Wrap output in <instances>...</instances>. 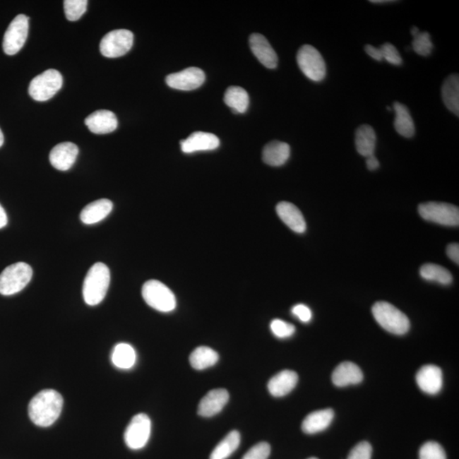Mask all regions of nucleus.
I'll list each match as a JSON object with an SVG mask.
<instances>
[{
  "label": "nucleus",
  "mask_w": 459,
  "mask_h": 459,
  "mask_svg": "<svg viewBox=\"0 0 459 459\" xmlns=\"http://www.w3.org/2000/svg\"><path fill=\"white\" fill-rule=\"evenodd\" d=\"M224 101L237 114H244L249 105L248 92L239 86L229 87L225 91Z\"/></svg>",
  "instance_id": "obj_28"
},
{
  "label": "nucleus",
  "mask_w": 459,
  "mask_h": 459,
  "mask_svg": "<svg viewBox=\"0 0 459 459\" xmlns=\"http://www.w3.org/2000/svg\"><path fill=\"white\" fill-rule=\"evenodd\" d=\"M64 78L55 69L44 71L32 79L28 88L29 95L37 102L52 99L61 89Z\"/></svg>",
  "instance_id": "obj_5"
},
{
  "label": "nucleus",
  "mask_w": 459,
  "mask_h": 459,
  "mask_svg": "<svg viewBox=\"0 0 459 459\" xmlns=\"http://www.w3.org/2000/svg\"><path fill=\"white\" fill-rule=\"evenodd\" d=\"M416 381L421 391L429 395L439 393L443 386V376L439 366L425 365L416 375Z\"/></svg>",
  "instance_id": "obj_13"
},
{
  "label": "nucleus",
  "mask_w": 459,
  "mask_h": 459,
  "mask_svg": "<svg viewBox=\"0 0 459 459\" xmlns=\"http://www.w3.org/2000/svg\"><path fill=\"white\" fill-rule=\"evenodd\" d=\"M394 126L396 132L405 138H412L415 133V125L408 108L400 102H395Z\"/></svg>",
  "instance_id": "obj_26"
},
{
  "label": "nucleus",
  "mask_w": 459,
  "mask_h": 459,
  "mask_svg": "<svg viewBox=\"0 0 459 459\" xmlns=\"http://www.w3.org/2000/svg\"><path fill=\"white\" fill-rule=\"evenodd\" d=\"M419 459H446L443 448L436 441H428L419 450Z\"/></svg>",
  "instance_id": "obj_35"
},
{
  "label": "nucleus",
  "mask_w": 459,
  "mask_h": 459,
  "mask_svg": "<svg viewBox=\"0 0 459 459\" xmlns=\"http://www.w3.org/2000/svg\"><path fill=\"white\" fill-rule=\"evenodd\" d=\"M3 144H4V135L1 129H0V148L2 147Z\"/></svg>",
  "instance_id": "obj_47"
},
{
  "label": "nucleus",
  "mask_w": 459,
  "mask_h": 459,
  "mask_svg": "<svg viewBox=\"0 0 459 459\" xmlns=\"http://www.w3.org/2000/svg\"><path fill=\"white\" fill-rule=\"evenodd\" d=\"M292 313H293V315L297 317L299 321H302V323H309V321L312 318L311 309L302 304H296V306L292 309Z\"/></svg>",
  "instance_id": "obj_40"
},
{
  "label": "nucleus",
  "mask_w": 459,
  "mask_h": 459,
  "mask_svg": "<svg viewBox=\"0 0 459 459\" xmlns=\"http://www.w3.org/2000/svg\"><path fill=\"white\" fill-rule=\"evenodd\" d=\"M8 223L7 215L4 208L0 205V229L6 227Z\"/></svg>",
  "instance_id": "obj_44"
},
{
  "label": "nucleus",
  "mask_w": 459,
  "mask_h": 459,
  "mask_svg": "<svg viewBox=\"0 0 459 459\" xmlns=\"http://www.w3.org/2000/svg\"><path fill=\"white\" fill-rule=\"evenodd\" d=\"M270 453V446L267 442H260L248 451L242 459H267Z\"/></svg>",
  "instance_id": "obj_38"
},
{
  "label": "nucleus",
  "mask_w": 459,
  "mask_h": 459,
  "mask_svg": "<svg viewBox=\"0 0 459 459\" xmlns=\"http://www.w3.org/2000/svg\"><path fill=\"white\" fill-rule=\"evenodd\" d=\"M376 133L369 124L361 125L356 131V148L360 155L367 157L374 155L376 148Z\"/></svg>",
  "instance_id": "obj_25"
},
{
  "label": "nucleus",
  "mask_w": 459,
  "mask_h": 459,
  "mask_svg": "<svg viewBox=\"0 0 459 459\" xmlns=\"http://www.w3.org/2000/svg\"><path fill=\"white\" fill-rule=\"evenodd\" d=\"M205 81V74L198 68H189L181 72L169 74L166 83L170 88L179 90H193L198 89Z\"/></svg>",
  "instance_id": "obj_12"
},
{
  "label": "nucleus",
  "mask_w": 459,
  "mask_h": 459,
  "mask_svg": "<svg viewBox=\"0 0 459 459\" xmlns=\"http://www.w3.org/2000/svg\"><path fill=\"white\" fill-rule=\"evenodd\" d=\"M111 281L110 270L102 262L95 263L88 271L83 285V296L89 306H97L106 297Z\"/></svg>",
  "instance_id": "obj_2"
},
{
  "label": "nucleus",
  "mask_w": 459,
  "mask_h": 459,
  "mask_svg": "<svg viewBox=\"0 0 459 459\" xmlns=\"http://www.w3.org/2000/svg\"><path fill=\"white\" fill-rule=\"evenodd\" d=\"M279 218L282 220L287 227L296 233H304L306 230V222L302 213L299 208L289 202H281L277 208Z\"/></svg>",
  "instance_id": "obj_19"
},
{
  "label": "nucleus",
  "mask_w": 459,
  "mask_h": 459,
  "mask_svg": "<svg viewBox=\"0 0 459 459\" xmlns=\"http://www.w3.org/2000/svg\"><path fill=\"white\" fill-rule=\"evenodd\" d=\"M373 448L369 442L362 441L350 451L347 459H371Z\"/></svg>",
  "instance_id": "obj_39"
},
{
  "label": "nucleus",
  "mask_w": 459,
  "mask_h": 459,
  "mask_svg": "<svg viewBox=\"0 0 459 459\" xmlns=\"http://www.w3.org/2000/svg\"><path fill=\"white\" fill-rule=\"evenodd\" d=\"M366 165L367 169L371 171L376 170L379 168V162L378 158L375 155L369 156L366 157Z\"/></svg>",
  "instance_id": "obj_43"
},
{
  "label": "nucleus",
  "mask_w": 459,
  "mask_h": 459,
  "mask_svg": "<svg viewBox=\"0 0 459 459\" xmlns=\"http://www.w3.org/2000/svg\"><path fill=\"white\" fill-rule=\"evenodd\" d=\"M219 138L214 133L207 132H194L181 141V151L185 153H193L200 151H211L218 148Z\"/></svg>",
  "instance_id": "obj_16"
},
{
  "label": "nucleus",
  "mask_w": 459,
  "mask_h": 459,
  "mask_svg": "<svg viewBox=\"0 0 459 459\" xmlns=\"http://www.w3.org/2000/svg\"><path fill=\"white\" fill-rule=\"evenodd\" d=\"M29 18L25 15L16 16L4 36L3 49L8 56H14L26 43L28 35Z\"/></svg>",
  "instance_id": "obj_10"
},
{
  "label": "nucleus",
  "mask_w": 459,
  "mask_h": 459,
  "mask_svg": "<svg viewBox=\"0 0 459 459\" xmlns=\"http://www.w3.org/2000/svg\"><path fill=\"white\" fill-rule=\"evenodd\" d=\"M298 374L294 371L285 370L270 379L268 391L275 398H282L294 389L298 383Z\"/></svg>",
  "instance_id": "obj_21"
},
{
  "label": "nucleus",
  "mask_w": 459,
  "mask_h": 459,
  "mask_svg": "<svg viewBox=\"0 0 459 459\" xmlns=\"http://www.w3.org/2000/svg\"><path fill=\"white\" fill-rule=\"evenodd\" d=\"M419 213L425 220L445 225V227H458L459 210L453 204L428 202L421 203Z\"/></svg>",
  "instance_id": "obj_8"
},
{
  "label": "nucleus",
  "mask_w": 459,
  "mask_h": 459,
  "mask_svg": "<svg viewBox=\"0 0 459 459\" xmlns=\"http://www.w3.org/2000/svg\"><path fill=\"white\" fill-rule=\"evenodd\" d=\"M270 330L275 337L279 339H286L294 335L295 327L293 324L286 323L280 319H275L271 321Z\"/></svg>",
  "instance_id": "obj_36"
},
{
  "label": "nucleus",
  "mask_w": 459,
  "mask_h": 459,
  "mask_svg": "<svg viewBox=\"0 0 459 459\" xmlns=\"http://www.w3.org/2000/svg\"><path fill=\"white\" fill-rule=\"evenodd\" d=\"M112 362L121 369H129L136 364V353L131 345H117L112 354Z\"/></svg>",
  "instance_id": "obj_30"
},
{
  "label": "nucleus",
  "mask_w": 459,
  "mask_h": 459,
  "mask_svg": "<svg viewBox=\"0 0 459 459\" xmlns=\"http://www.w3.org/2000/svg\"><path fill=\"white\" fill-rule=\"evenodd\" d=\"M249 45L254 55L261 61L262 65L269 69L277 68L278 57L265 36L254 33L249 37Z\"/></svg>",
  "instance_id": "obj_14"
},
{
  "label": "nucleus",
  "mask_w": 459,
  "mask_h": 459,
  "mask_svg": "<svg viewBox=\"0 0 459 459\" xmlns=\"http://www.w3.org/2000/svg\"><path fill=\"white\" fill-rule=\"evenodd\" d=\"M87 0H66L64 10L66 19L71 22H76L85 13L87 10Z\"/></svg>",
  "instance_id": "obj_34"
},
{
  "label": "nucleus",
  "mask_w": 459,
  "mask_h": 459,
  "mask_svg": "<svg viewBox=\"0 0 459 459\" xmlns=\"http://www.w3.org/2000/svg\"><path fill=\"white\" fill-rule=\"evenodd\" d=\"M362 379L363 374L360 367L350 362L341 363L332 375L333 383L338 387L357 385Z\"/></svg>",
  "instance_id": "obj_20"
},
{
  "label": "nucleus",
  "mask_w": 459,
  "mask_h": 459,
  "mask_svg": "<svg viewBox=\"0 0 459 459\" xmlns=\"http://www.w3.org/2000/svg\"><path fill=\"white\" fill-rule=\"evenodd\" d=\"M370 2L374 4H383V3H391L394 1H391V0H373V1H370Z\"/></svg>",
  "instance_id": "obj_45"
},
{
  "label": "nucleus",
  "mask_w": 459,
  "mask_h": 459,
  "mask_svg": "<svg viewBox=\"0 0 459 459\" xmlns=\"http://www.w3.org/2000/svg\"><path fill=\"white\" fill-rule=\"evenodd\" d=\"M151 419L145 413H139L133 417L125 431V443L132 450L143 448L151 436Z\"/></svg>",
  "instance_id": "obj_11"
},
{
  "label": "nucleus",
  "mask_w": 459,
  "mask_h": 459,
  "mask_svg": "<svg viewBox=\"0 0 459 459\" xmlns=\"http://www.w3.org/2000/svg\"><path fill=\"white\" fill-rule=\"evenodd\" d=\"M419 273L421 278L429 282H436L442 285H449L453 282V275L448 270L439 265L428 264L421 267Z\"/></svg>",
  "instance_id": "obj_32"
},
{
  "label": "nucleus",
  "mask_w": 459,
  "mask_h": 459,
  "mask_svg": "<svg viewBox=\"0 0 459 459\" xmlns=\"http://www.w3.org/2000/svg\"><path fill=\"white\" fill-rule=\"evenodd\" d=\"M448 256L457 265L459 264V245L458 244H451L446 248Z\"/></svg>",
  "instance_id": "obj_41"
},
{
  "label": "nucleus",
  "mask_w": 459,
  "mask_h": 459,
  "mask_svg": "<svg viewBox=\"0 0 459 459\" xmlns=\"http://www.w3.org/2000/svg\"><path fill=\"white\" fill-rule=\"evenodd\" d=\"M229 400V393L225 389L213 390L204 396L198 405V412L204 418L218 415Z\"/></svg>",
  "instance_id": "obj_17"
},
{
  "label": "nucleus",
  "mask_w": 459,
  "mask_h": 459,
  "mask_svg": "<svg viewBox=\"0 0 459 459\" xmlns=\"http://www.w3.org/2000/svg\"><path fill=\"white\" fill-rule=\"evenodd\" d=\"M143 297L149 306L160 312L173 311L177 308V299L173 292L160 281L145 282Z\"/></svg>",
  "instance_id": "obj_6"
},
{
  "label": "nucleus",
  "mask_w": 459,
  "mask_h": 459,
  "mask_svg": "<svg viewBox=\"0 0 459 459\" xmlns=\"http://www.w3.org/2000/svg\"><path fill=\"white\" fill-rule=\"evenodd\" d=\"M419 32L420 31L419 30L418 28L413 27L411 30V35H412V37H415L417 35H418Z\"/></svg>",
  "instance_id": "obj_46"
},
{
  "label": "nucleus",
  "mask_w": 459,
  "mask_h": 459,
  "mask_svg": "<svg viewBox=\"0 0 459 459\" xmlns=\"http://www.w3.org/2000/svg\"><path fill=\"white\" fill-rule=\"evenodd\" d=\"M64 398L54 390H44L31 400L28 406L29 418L40 427H49L59 418Z\"/></svg>",
  "instance_id": "obj_1"
},
{
  "label": "nucleus",
  "mask_w": 459,
  "mask_h": 459,
  "mask_svg": "<svg viewBox=\"0 0 459 459\" xmlns=\"http://www.w3.org/2000/svg\"><path fill=\"white\" fill-rule=\"evenodd\" d=\"M333 417L335 412L330 408L313 412L304 419L303 431L309 435L323 431L331 424Z\"/></svg>",
  "instance_id": "obj_24"
},
{
  "label": "nucleus",
  "mask_w": 459,
  "mask_h": 459,
  "mask_svg": "<svg viewBox=\"0 0 459 459\" xmlns=\"http://www.w3.org/2000/svg\"><path fill=\"white\" fill-rule=\"evenodd\" d=\"M241 442L240 433L237 431L230 432L213 450L210 459H227L239 448Z\"/></svg>",
  "instance_id": "obj_31"
},
{
  "label": "nucleus",
  "mask_w": 459,
  "mask_h": 459,
  "mask_svg": "<svg viewBox=\"0 0 459 459\" xmlns=\"http://www.w3.org/2000/svg\"><path fill=\"white\" fill-rule=\"evenodd\" d=\"M290 157V145L282 141H271L263 149V161L270 166L279 167L285 165Z\"/></svg>",
  "instance_id": "obj_23"
},
{
  "label": "nucleus",
  "mask_w": 459,
  "mask_h": 459,
  "mask_svg": "<svg viewBox=\"0 0 459 459\" xmlns=\"http://www.w3.org/2000/svg\"><path fill=\"white\" fill-rule=\"evenodd\" d=\"M78 155V148L73 143H64L56 145L49 153V162L54 168L66 171L72 168Z\"/></svg>",
  "instance_id": "obj_15"
},
{
  "label": "nucleus",
  "mask_w": 459,
  "mask_h": 459,
  "mask_svg": "<svg viewBox=\"0 0 459 459\" xmlns=\"http://www.w3.org/2000/svg\"><path fill=\"white\" fill-rule=\"evenodd\" d=\"M379 49H381L383 60H386L389 64L395 66L403 64V58L393 44L386 43L382 44Z\"/></svg>",
  "instance_id": "obj_37"
},
{
  "label": "nucleus",
  "mask_w": 459,
  "mask_h": 459,
  "mask_svg": "<svg viewBox=\"0 0 459 459\" xmlns=\"http://www.w3.org/2000/svg\"><path fill=\"white\" fill-rule=\"evenodd\" d=\"M373 315L377 323L387 332L395 335H403L410 328L408 317L398 308L388 302L374 304Z\"/></svg>",
  "instance_id": "obj_3"
},
{
  "label": "nucleus",
  "mask_w": 459,
  "mask_h": 459,
  "mask_svg": "<svg viewBox=\"0 0 459 459\" xmlns=\"http://www.w3.org/2000/svg\"><path fill=\"white\" fill-rule=\"evenodd\" d=\"M112 208H114V203L109 199L97 200L83 208L81 220L85 225L97 224L110 214Z\"/></svg>",
  "instance_id": "obj_22"
},
{
  "label": "nucleus",
  "mask_w": 459,
  "mask_h": 459,
  "mask_svg": "<svg viewBox=\"0 0 459 459\" xmlns=\"http://www.w3.org/2000/svg\"><path fill=\"white\" fill-rule=\"evenodd\" d=\"M133 35L126 29L111 31L103 37L100 44L102 55L107 58L123 56L132 48Z\"/></svg>",
  "instance_id": "obj_9"
},
{
  "label": "nucleus",
  "mask_w": 459,
  "mask_h": 459,
  "mask_svg": "<svg viewBox=\"0 0 459 459\" xmlns=\"http://www.w3.org/2000/svg\"><path fill=\"white\" fill-rule=\"evenodd\" d=\"M189 360L194 369L204 370L218 362L219 354L207 346H200L191 354Z\"/></svg>",
  "instance_id": "obj_29"
},
{
  "label": "nucleus",
  "mask_w": 459,
  "mask_h": 459,
  "mask_svg": "<svg viewBox=\"0 0 459 459\" xmlns=\"http://www.w3.org/2000/svg\"><path fill=\"white\" fill-rule=\"evenodd\" d=\"M442 100L448 109L459 116V77L451 75L446 79L441 88Z\"/></svg>",
  "instance_id": "obj_27"
},
{
  "label": "nucleus",
  "mask_w": 459,
  "mask_h": 459,
  "mask_svg": "<svg viewBox=\"0 0 459 459\" xmlns=\"http://www.w3.org/2000/svg\"><path fill=\"white\" fill-rule=\"evenodd\" d=\"M297 62L299 69L311 81L321 82L326 77V64L320 52L313 46L304 44L299 49Z\"/></svg>",
  "instance_id": "obj_7"
},
{
  "label": "nucleus",
  "mask_w": 459,
  "mask_h": 459,
  "mask_svg": "<svg viewBox=\"0 0 459 459\" xmlns=\"http://www.w3.org/2000/svg\"><path fill=\"white\" fill-rule=\"evenodd\" d=\"M32 267L24 262L11 265L0 274V294L9 296L19 293L31 281Z\"/></svg>",
  "instance_id": "obj_4"
},
{
  "label": "nucleus",
  "mask_w": 459,
  "mask_h": 459,
  "mask_svg": "<svg viewBox=\"0 0 459 459\" xmlns=\"http://www.w3.org/2000/svg\"><path fill=\"white\" fill-rule=\"evenodd\" d=\"M412 46L413 51L422 56L431 55L434 48L431 35L427 32H419L418 35L413 37Z\"/></svg>",
  "instance_id": "obj_33"
},
{
  "label": "nucleus",
  "mask_w": 459,
  "mask_h": 459,
  "mask_svg": "<svg viewBox=\"0 0 459 459\" xmlns=\"http://www.w3.org/2000/svg\"><path fill=\"white\" fill-rule=\"evenodd\" d=\"M365 52L367 55L373 58V59L378 61H383L381 49L379 48L374 47V46L371 44H366L365 46Z\"/></svg>",
  "instance_id": "obj_42"
},
{
  "label": "nucleus",
  "mask_w": 459,
  "mask_h": 459,
  "mask_svg": "<svg viewBox=\"0 0 459 459\" xmlns=\"http://www.w3.org/2000/svg\"><path fill=\"white\" fill-rule=\"evenodd\" d=\"M309 459H317V458H309Z\"/></svg>",
  "instance_id": "obj_48"
},
{
  "label": "nucleus",
  "mask_w": 459,
  "mask_h": 459,
  "mask_svg": "<svg viewBox=\"0 0 459 459\" xmlns=\"http://www.w3.org/2000/svg\"><path fill=\"white\" fill-rule=\"evenodd\" d=\"M85 123L92 133L97 135L114 132L119 124L114 112L107 110L95 111L87 117Z\"/></svg>",
  "instance_id": "obj_18"
}]
</instances>
